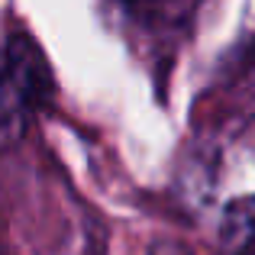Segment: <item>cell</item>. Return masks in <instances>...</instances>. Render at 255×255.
Segmentation results:
<instances>
[{
	"label": "cell",
	"instance_id": "cell-1",
	"mask_svg": "<svg viewBox=\"0 0 255 255\" xmlns=\"http://www.w3.org/2000/svg\"><path fill=\"white\" fill-rule=\"evenodd\" d=\"M52 94V75L36 42L19 32L0 42V145L23 136Z\"/></svg>",
	"mask_w": 255,
	"mask_h": 255
},
{
	"label": "cell",
	"instance_id": "cell-2",
	"mask_svg": "<svg viewBox=\"0 0 255 255\" xmlns=\"http://www.w3.org/2000/svg\"><path fill=\"white\" fill-rule=\"evenodd\" d=\"M223 255H255V194L233 200L220 220Z\"/></svg>",
	"mask_w": 255,
	"mask_h": 255
},
{
	"label": "cell",
	"instance_id": "cell-3",
	"mask_svg": "<svg viewBox=\"0 0 255 255\" xmlns=\"http://www.w3.org/2000/svg\"><path fill=\"white\" fill-rule=\"evenodd\" d=\"M129 19L142 26H181L191 19L200 0H113Z\"/></svg>",
	"mask_w": 255,
	"mask_h": 255
}]
</instances>
